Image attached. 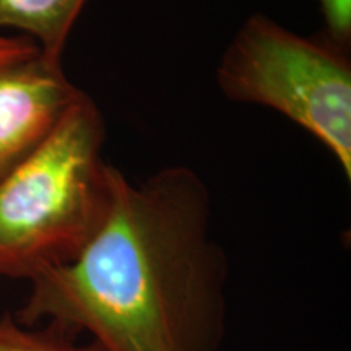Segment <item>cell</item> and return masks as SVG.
<instances>
[{"mask_svg":"<svg viewBox=\"0 0 351 351\" xmlns=\"http://www.w3.org/2000/svg\"><path fill=\"white\" fill-rule=\"evenodd\" d=\"M326 36L341 47L351 49V0H317Z\"/></svg>","mask_w":351,"mask_h":351,"instance_id":"52a82bcc","label":"cell"},{"mask_svg":"<svg viewBox=\"0 0 351 351\" xmlns=\"http://www.w3.org/2000/svg\"><path fill=\"white\" fill-rule=\"evenodd\" d=\"M88 0H0V28L15 29L33 39L49 60L62 54Z\"/></svg>","mask_w":351,"mask_h":351,"instance_id":"5b68a950","label":"cell"},{"mask_svg":"<svg viewBox=\"0 0 351 351\" xmlns=\"http://www.w3.org/2000/svg\"><path fill=\"white\" fill-rule=\"evenodd\" d=\"M215 80L228 101L271 109L306 130L350 181L351 49L252 13L223 51Z\"/></svg>","mask_w":351,"mask_h":351,"instance_id":"3957f363","label":"cell"},{"mask_svg":"<svg viewBox=\"0 0 351 351\" xmlns=\"http://www.w3.org/2000/svg\"><path fill=\"white\" fill-rule=\"evenodd\" d=\"M0 351H104L96 341L80 343L77 333L49 324L33 330L10 315L0 319Z\"/></svg>","mask_w":351,"mask_h":351,"instance_id":"8992f818","label":"cell"},{"mask_svg":"<svg viewBox=\"0 0 351 351\" xmlns=\"http://www.w3.org/2000/svg\"><path fill=\"white\" fill-rule=\"evenodd\" d=\"M39 52L38 44L26 36H2L0 34V64L25 59Z\"/></svg>","mask_w":351,"mask_h":351,"instance_id":"ba28073f","label":"cell"},{"mask_svg":"<svg viewBox=\"0 0 351 351\" xmlns=\"http://www.w3.org/2000/svg\"><path fill=\"white\" fill-rule=\"evenodd\" d=\"M228 275L194 169L137 184L117 171L106 223L75 261L29 280L16 320L86 333L104 351H221Z\"/></svg>","mask_w":351,"mask_h":351,"instance_id":"6da1fadb","label":"cell"},{"mask_svg":"<svg viewBox=\"0 0 351 351\" xmlns=\"http://www.w3.org/2000/svg\"><path fill=\"white\" fill-rule=\"evenodd\" d=\"M85 91L28 156L0 178V276L33 280L80 256L106 223L117 168Z\"/></svg>","mask_w":351,"mask_h":351,"instance_id":"7a4b0ae2","label":"cell"},{"mask_svg":"<svg viewBox=\"0 0 351 351\" xmlns=\"http://www.w3.org/2000/svg\"><path fill=\"white\" fill-rule=\"evenodd\" d=\"M83 93L41 52L0 64V178L43 142Z\"/></svg>","mask_w":351,"mask_h":351,"instance_id":"277c9868","label":"cell"}]
</instances>
